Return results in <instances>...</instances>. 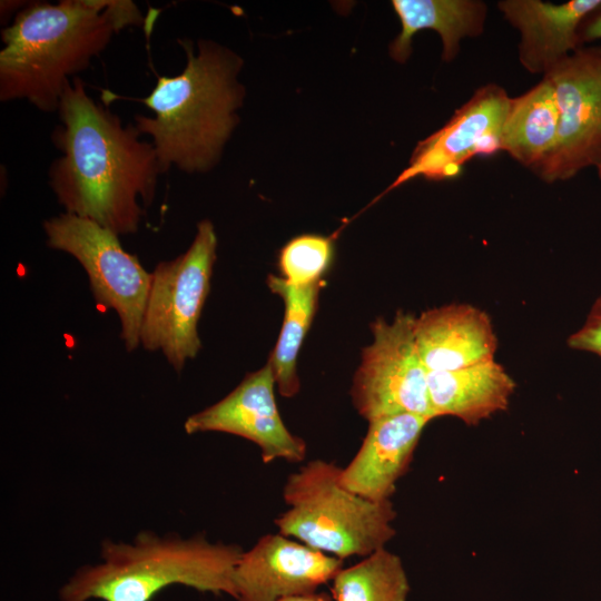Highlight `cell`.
I'll return each mask as SVG.
<instances>
[{
    "mask_svg": "<svg viewBox=\"0 0 601 601\" xmlns=\"http://www.w3.org/2000/svg\"><path fill=\"white\" fill-rule=\"evenodd\" d=\"M52 141L60 151L48 177L67 214L90 219L118 235L137 231L164 173L151 141L134 124L95 101L76 77L58 108Z\"/></svg>",
    "mask_w": 601,
    "mask_h": 601,
    "instance_id": "1",
    "label": "cell"
},
{
    "mask_svg": "<svg viewBox=\"0 0 601 601\" xmlns=\"http://www.w3.org/2000/svg\"><path fill=\"white\" fill-rule=\"evenodd\" d=\"M128 0L31 2L2 29L0 100L57 112L68 83L127 27L144 26Z\"/></svg>",
    "mask_w": 601,
    "mask_h": 601,
    "instance_id": "2",
    "label": "cell"
},
{
    "mask_svg": "<svg viewBox=\"0 0 601 601\" xmlns=\"http://www.w3.org/2000/svg\"><path fill=\"white\" fill-rule=\"evenodd\" d=\"M186 66L176 76H158L146 98L154 116H135V127L151 138L164 173L209 170L238 122L245 95L237 76L242 59L213 41L178 40Z\"/></svg>",
    "mask_w": 601,
    "mask_h": 601,
    "instance_id": "3",
    "label": "cell"
},
{
    "mask_svg": "<svg viewBox=\"0 0 601 601\" xmlns=\"http://www.w3.org/2000/svg\"><path fill=\"white\" fill-rule=\"evenodd\" d=\"M236 544L139 532L131 542L105 540L100 562L79 568L59 590L60 601H151L174 584L235 599Z\"/></svg>",
    "mask_w": 601,
    "mask_h": 601,
    "instance_id": "4",
    "label": "cell"
},
{
    "mask_svg": "<svg viewBox=\"0 0 601 601\" xmlns=\"http://www.w3.org/2000/svg\"><path fill=\"white\" fill-rule=\"evenodd\" d=\"M341 467L313 460L292 473L283 489L289 506L275 520L278 533L339 560L385 548L396 531L391 500L362 497L339 482Z\"/></svg>",
    "mask_w": 601,
    "mask_h": 601,
    "instance_id": "5",
    "label": "cell"
},
{
    "mask_svg": "<svg viewBox=\"0 0 601 601\" xmlns=\"http://www.w3.org/2000/svg\"><path fill=\"white\" fill-rule=\"evenodd\" d=\"M216 248L214 225L201 220L189 248L174 260L159 263L151 274L140 344L161 351L177 372L201 347L197 325L210 290Z\"/></svg>",
    "mask_w": 601,
    "mask_h": 601,
    "instance_id": "6",
    "label": "cell"
},
{
    "mask_svg": "<svg viewBox=\"0 0 601 601\" xmlns=\"http://www.w3.org/2000/svg\"><path fill=\"white\" fill-rule=\"evenodd\" d=\"M49 247L72 255L88 274L97 303L115 309L128 351L140 344L151 274L125 250L118 234L76 215L60 214L43 223Z\"/></svg>",
    "mask_w": 601,
    "mask_h": 601,
    "instance_id": "7",
    "label": "cell"
},
{
    "mask_svg": "<svg viewBox=\"0 0 601 601\" xmlns=\"http://www.w3.org/2000/svg\"><path fill=\"white\" fill-rule=\"evenodd\" d=\"M411 314L397 312L392 323L378 317L371 325L373 342L362 352L353 377L352 402L368 422L404 413L435 418L427 375L414 337Z\"/></svg>",
    "mask_w": 601,
    "mask_h": 601,
    "instance_id": "8",
    "label": "cell"
},
{
    "mask_svg": "<svg viewBox=\"0 0 601 601\" xmlns=\"http://www.w3.org/2000/svg\"><path fill=\"white\" fill-rule=\"evenodd\" d=\"M545 77L559 112L556 145L535 174L568 180L601 162V47H581Z\"/></svg>",
    "mask_w": 601,
    "mask_h": 601,
    "instance_id": "9",
    "label": "cell"
},
{
    "mask_svg": "<svg viewBox=\"0 0 601 601\" xmlns=\"http://www.w3.org/2000/svg\"><path fill=\"white\" fill-rule=\"evenodd\" d=\"M510 101L499 85L480 87L442 128L417 142L407 167L375 200L416 177L436 181L454 178L471 158L501 150Z\"/></svg>",
    "mask_w": 601,
    "mask_h": 601,
    "instance_id": "10",
    "label": "cell"
},
{
    "mask_svg": "<svg viewBox=\"0 0 601 601\" xmlns=\"http://www.w3.org/2000/svg\"><path fill=\"white\" fill-rule=\"evenodd\" d=\"M272 363L249 373L223 400L190 415L184 424L187 434L223 432L244 437L260 449L264 463L284 459L305 460L306 443L284 424L275 400Z\"/></svg>",
    "mask_w": 601,
    "mask_h": 601,
    "instance_id": "11",
    "label": "cell"
},
{
    "mask_svg": "<svg viewBox=\"0 0 601 601\" xmlns=\"http://www.w3.org/2000/svg\"><path fill=\"white\" fill-rule=\"evenodd\" d=\"M343 560L280 533L262 536L242 553L235 571L237 601H279L305 595L333 580Z\"/></svg>",
    "mask_w": 601,
    "mask_h": 601,
    "instance_id": "12",
    "label": "cell"
},
{
    "mask_svg": "<svg viewBox=\"0 0 601 601\" xmlns=\"http://www.w3.org/2000/svg\"><path fill=\"white\" fill-rule=\"evenodd\" d=\"M431 421L427 416L404 413L368 422L359 450L341 470V484L371 501L391 500Z\"/></svg>",
    "mask_w": 601,
    "mask_h": 601,
    "instance_id": "13",
    "label": "cell"
},
{
    "mask_svg": "<svg viewBox=\"0 0 601 601\" xmlns=\"http://www.w3.org/2000/svg\"><path fill=\"white\" fill-rule=\"evenodd\" d=\"M601 7V0L550 3L541 0H502L497 8L520 32L519 59L532 73L545 76L583 47L584 21Z\"/></svg>",
    "mask_w": 601,
    "mask_h": 601,
    "instance_id": "14",
    "label": "cell"
},
{
    "mask_svg": "<svg viewBox=\"0 0 601 601\" xmlns=\"http://www.w3.org/2000/svg\"><path fill=\"white\" fill-rule=\"evenodd\" d=\"M414 337L428 372H447L495 359L497 337L490 315L471 304L430 308L414 319Z\"/></svg>",
    "mask_w": 601,
    "mask_h": 601,
    "instance_id": "15",
    "label": "cell"
},
{
    "mask_svg": "<svg viewBox=\"0 0 601 601\" xmlns=\"http://www.w3.org/2000/svg\"><path fill=\"white\" fill-rule=\"evenodd\" d=\"M516 384L495 359L456 371L428 372L427 388L435 418L454 416L475 426L509 407Z\"/></svg>",
    "mask_w": 601,
    "mask_h": 601,
    "instance_id": "16",
    "label": "cell"
},
{
    "mask_svg": "<svg viewBox=\"0 0 601 601\" xmlns=\"http://www.w3.org/2000/svg\"><path fill=\"white\" fill-rule=\"evenodd\" d=\"M391 3L401 31L390 45V56L401 63L410 58L413 37L425 29L440 35L442 59L454 60L462 39L482 33L487 9L479 0H393Z\"/></svg>",
    "mask_w": 601,
    "mask_h": 601,
    "instance_id": "17",
    "label": "cell"
},
{
    "mask_svg": "<svg viewBox=\"0 0 601 601\" xmlns=\"http://www.w3.org/2000/svg\"><path fill=\"white\" fill-rule=\"evenodd\" d=\"M558 128L554 90L543 77L530 90L511 98L502 128L501 150L535 173L553 151Z\"/></svg>",
    "mask_w": 601,
    "mask_h": 601,
    "instance_id": "18",
    "label": "cell"
},
{
    "mask_svg": "<svg viewBox=\"0 0 601 601\" xmlns=\"http://www.w3.org/2000/svg\"><path fill=\"white\" fill-rule=\"evenodd\" d=\"M267 285L285 305L280 334L268 359L279 393L284 397H293L300 386L296 373L297 355L317 311L321 286L319 283L296 286L275 275L268 276Z\"/></svg>",
    "mask_w": 601,
    "mask_h": 601,
    "instance_id": "19",
    "label": "cell"
},
{
    "mask_svg": "<svg viewBox=\"0 0 601 601\" xmlns=\"http://www.w3.org/2000/svg\"><path fill=\"white\" fill-rule=\"evenodd\" d=\"M333 601H406L410 583L401 558L380 549L333 578Z\"/></svg>",
    "mask_w": 601,
    "mask_h": 601,
    "instance_id": "20",
    "label": "cell"
},
{
    "mask_svg": "<svg viewBox=\"0 0 601 601\" xmlns=\"http://www.w3.org/2000/svg\"><path fill=\"white\" fill-rule=\"evenodd\" d=\"M335 255V237L302 234L280 249L278 267L288 283L296 286L318 284Z\"/></svg>",
    "mask_w": 601,
    "mask_h": 601,
    "instance_id": "21",
    "label": "cell"
},
{
    "mask_svg": "<svg viewBox=\"0 0 601 601\" xmlns=\"http://www.w3.org/2000/svg\"><path fill=\"white\" fill-rule=\"evenodd\" d=\"M566 344L572 349L601 358V295L593 302L581 327L568 337Z\"/></svg>",
    "mask_w": 601,
    "mask_h": 601,
    "instance_id": "22",
    "label": "cell"
},
{
    "mask_svg": "<svg viewBox=\"0 0 601 601\" xmlns=\"http://www.w3.org/2000/svg\"><path fill=\"white\" fill-rule=\"evenodd\" d=\"M601 39V7L595 10L583 23L580 31V40L583 46Z\"/></svg>",
    "mask_w": 601,
    "mask_h": 601,
    "instance_id": "23",
    "label": "cell"
},
{
    "mask_svg": "<svg viewBox=\"0 0 601 601\" xmlns=\"http://www.w3.org/2000/svg\"><path fill=\"white\" fill-rule=\"evenodd\" d=\"M279 601H333L332 595L325 592H314L311 594L292 597Z\"/></svg>",
    "mask_w": 601,
    "mask_h": 601,
    "instance_id": "24",
    "label": "cell"
},
{
    "mask_svg": "<svg viewBox=\"0 0 601 601\" xmlns=\"http://www.w3.org/2000/svg\"><path fill=\"white\" fill-rule=\"evenodd\" d=\"M597 174H598L599 178L601 179V162H600V165L597 167Z\"/></svg>",
    "mask_w": 601,
    "mask_h": 601,
    "instance_id": "25",
    "label": "cell"
}]
</instances>
